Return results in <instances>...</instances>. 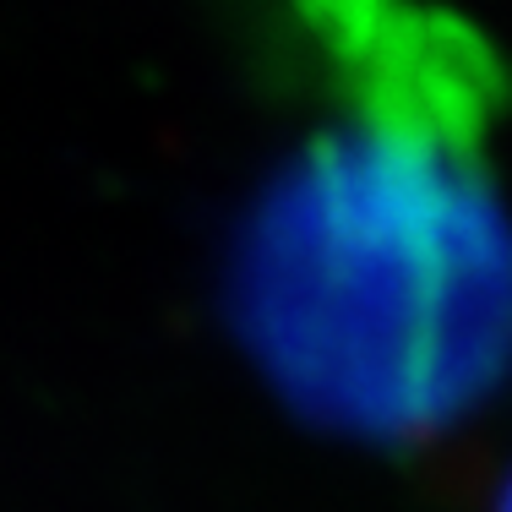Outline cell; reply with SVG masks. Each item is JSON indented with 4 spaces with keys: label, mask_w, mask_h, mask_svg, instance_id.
I'll list each match as a JSON object with an SVG mask.
<instances>
[{
    "label": "cell",
    "mask_w": 512,
    "mask_h": 512,
    "mask_svg": "<svg viewBox=\"0 0 512 512\" xmlns=\"http://www.w3.org/2000/svg\"><path fill=\"white\" fill-rule=\"evenodd\" d=\"M491 512H512V474H507V485H502V496H496Z\"/></svg>",
    "instance_id": "obj_2"
},
{
    "label": "cell",
    "mask_w": 512,
    "mask_h": 512,
    "mask_svg": "<svg viewBox=\"0 0 512 512\" xmlns=\"http://www.w3.org/2000/svg\"><path fill=\"white\" fill-rule=\"evenodd\" d=\"M235 262L273 382L349 431L453 420L512 355V224L469 153L404 104L278 169Z\"/></svg>",
    "instance_id": "obj_1"
}]
</instances>
